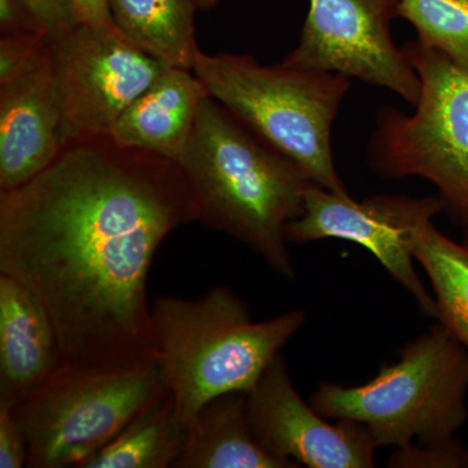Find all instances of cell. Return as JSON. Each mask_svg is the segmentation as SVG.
<instances>
[{
    "mask_svg": "<svg viewBox=\"0 0 468 468\" xmlns=\"http://www.w3.org/2000/svg\"><path fill=\"white\" fill-rule=\"evenodd\" d=\"M467 448L460 439L443 442H412L397 448L387 462L393 468H464Z\"/></svg>",
    "mask_w": 468,
    "mask_h": 468,
    "instance_id": "ffe728a7",
    "label": "cell"
},
{
    "mask_svg": "<svg viewBox=\"0 0 468 468\" xmlns=\"http://www.w3.org/2000/svg\"><path fill=\"white\" fill-rule=\"evenodd\" d=\"M45 33L23 0H0V36Z\"/></svg>",
    "mask_w": 468,
    "mask_h": 468,
    "instance_id": "cb8c5ba5",
    "label": "cell"
},
{
    "mask_svg": "<svg viewBox=\"0 0 468 468\" xmlns=\"http://www.w3.org/2000/svg\"><path fill=\"white\" fill-rule=\"evenodd\" d=\"M408 243L432 285L437 322L468 351V246L445 236L433 218L410 228Z\"/></svg>",
    "mask_w": 468,
    "mask_h": 468,
    "instance_id": "e0dca14e",
    "label": "cell"
},
{
    "mask_svg": "<svg viewBox=\"0 0 468 468\" xmlns=\"http://www.w3.org/2000/svg\"><path fill=\"white\" fill-rule=\"evenodd\" d=\"M29 448L24 428L14 409L0 403V467H27Z\"/></svg>",
    "mask_w": 468,
    "mask_h": 468,
    "instance_id": "603a6c76",
    "label": "cell"
},
{
    "mask_svg": "<svg viewBox=\"0 0 468 468\" xmlns=\"http://www.w3.org/2000/svg\"><path fill=\"white\" fill-rule=\"evenodd\" d=\"M420 80L411 115L383 106L375 115L366 160L384 180L420 177L436 187L443 214L468 224V72L418 41L401 46Z\"/></svg>",
    "mask_w": 468,
    "mask_h": 468,
    "instance_id": "8992f818",
    "label": "cell"
},
{
    "mask_svg": "<svg viewBox=\"0 0 468 468\" xmlns=\"http://www.w3.org/2000/svg\"><path fill=\"white\" fill-rule=\"evenodd\" d=\"M120 34L165 66L193 69L198 57L194 0H109Z\"/></svg>",
    "mask_w": 468,
    "mask_h": 468,
    "instance_id": "2e32d148",
    "label": "cell"
},
{
    "mask_svg": "<svg viewBox=\"0 0 468 468\" xmlns=\"http://www.w3.org/2000/svg\"><path fill=\"white\" fill-rule=\"evenodd\" d=\"M208 94L252 133L304 169L311 180L349 197L335 167L332 128L350 90L335 73L264 66L251 55L199 52L193 66Z\"/></svg>",
    "mask_w": 468,
    "mask_h": 468,
    "instance_id": "277c9868",
    "label": "cell"
},
{
    "mask_svg": "<svg viewBox=\"0 0 468 468\" xmlns=\"http://www.w3.org/2000/svg\"><path fill=\"white\" fill-rule=\"evenodd\" d=\"M440 214L443 206L439 197L378 194L358 202L313 184L304 197L303 211L286 228V239L300 245L337 239L367 249L414 297L421 313L436 319V301L415 271L408 232L418 221Z\"/></svg>",
    "mask_w": 468,
    "mask_h": 468,
    "instance_id": "30bf717a",
    "label": "cell"
},
{
    "mask_svg": "<svg viewBox=\"0 0 468 468\" xmlns=\"http://www.w3.org/2000/svg\"><path fill=\"white\" fill-rule=\"evenodd\" d=\"M81 24L115 27L111 16L109 0H73Z\"/></svg>",
    "mask_w": 468,
    "mask_h": 468,
    "instance_id": "d4e9b609",
    "label": "cell"
},
{
    "mask_svg": "<svg viewBox=\"0 0 468 468\" xmlns=\"http://www.w3.org/2000/svg\"><path fill=\"white\" fill-rule=\"evenodd\" d=\"M176 468H288L268 454L252 435L248 392L211 399L187 431Z\"/></svg>",
    "mask_w": 468,
    "mask_h": 468,
    "instance_id": "9a60e30c",
    "label": "cell"
},
{
    "mask_svg": "<svg viewBox=\"0 0 468 468\" xmlns=\"http://www.w3.org/2000/svg\"><path fill=\"white\" fill-rule=\"evenodd\" d=\"M178 165L198 221L239 239L277 275L294 279L286 228L315 184L304 169L261 140L217 100L203 101Z\"/></svg>",
    "mask_w": 468,
    "mask_h": 468,
    "instance_id": "7a4b0ae2",
    "label": "cell"
},
{
    "mask_svg": "<svg viewBox=\"0 0 468 468\" xmlns=\"http://www.w3.org/2000/svg\"><path fill=\"white\" fill-rule=\"evenodd\" d=\"M462 243L468 246V224L466 227H463V237H462Z\"/></svg>",
    "mask_w": 468,
    "mask_h": 468,
    "instance_id": "4316f807",
    "label": "cell"
},
{
    "mask_svg": "<svg viewBox=\"0 0 468 468\" xmlns=\"http://www.w3.org/2000/svg\"><path fill=\"white\" fill-rule=\"evenodd\" d=\"M66 144L51 46L23 75L0 84V192L48 167Z\"/></svg>",
    "mask_w": 468,
    "mask_h": 468,
    "instance_id": "7c38bea8",
    "label": "cell"
},
{
    "mask_svg": "<svg viewBox=\"0 0 468 468\" xmlns=\"http://www.w3.org/2000/svg\"><path fill=\"white\" fill-rule=\"evenodd\" d=\"M304 322L303 310L254 322L245 301L224 285L196 300H154L156 365L178 423L189 431L211 399L250 392Z\"/></svg>",
    "mask_w": 468,
    "mask_h": 468,
    "instance_id": "3957f363",
    "label": "cell"
},
{
    "mask_svg": "<svg viewBox=\"0 0 468 468\" xmlns=\"http://www.w3.org/2000/svg\"><path fill=\"white\" fill-rule=\"evenodd\" d=\"M50 41L81 24L73 0H23Z\"/></svg>",
    "mask_w": 468,
    "mask_h": 468,
    "instance_id": "7402d4cb",
    "label": "cell"
},
{
    "mask_svg": "<svg viewBox=\"0 0 468 468\" xmlns=\"http://www.w3.org/2000/svg\"><path fill=\"white\" fill-rule=\"evenodd\" d=\"M198 9H208L218 5L220 0H194Z\"/></svg>",
    "mask_w": 468,
    "mask_h": 468,
    "instance_id": "484cf974",
    "label": "cell"
},
{
    "mask_svg": "<svg viewBox=\"0 0 468 468\" xmlns=\"http://www.w3.org/2000/svg\"><path fill=\"white\" fill-rule=\"evenodd\" d=\"M165 392L156 362L120 368L58 366L12 408L27 435V467L84 468Z\"/></svg>",
    "mask_w": 468,
    "mask_h": 468,
    "instance_id": "52a82bcc",
    "label": "cell"
},
{
    "mask_svg": "<svg viewBox=\"0 0 468 468\" xmlns=\"http://www.w3.org/2000/svg\"><path fill=\"white\" fill-rule=\"evenodd\" d=\"M399 17L414 27L419 42L468 72V0H399Z\"/></svg>",
    "mask_w": 468,
    "mask_h": 468,
    "instance_id": "d6986e66",
    "label": "cell"
},
{
    "mask_svg": "<svg viewBox=\"0 0 468 468\" xmlns=\"http://www.w3.org/2000/svg\"><path fill=\"white\" fill-rule=\"evenodd\" d=\"M187 430L176 419L168 390L101 449L84 468H167L183 454Z\"/></svg>",
    "mask_w": 468,
    "mask_h": 468,
    "instance_id": "ac0fdd59",
    "label": "cell"
},
{
    "mask_svg": "<svg viewBox=\"0 0 468 468\" xmlns=\"http://www.w3.org/2000/svg\"><path fill=\"white\" fill-rule=\"evenodd\" d=\"M248 414L255 440L288 468L375 467L378 446L367 428L319 414L295 389L282 354L248 392Z\"/></svg>",
    "mask_w": 468,
    "mask_h": 468,
    "instance_id": "8fae6325",
    "label": "cell"
},
{
    "mask_svg": "<svg viewBox=\"0 0 468 468\" xmlns=\"http://www.w3.org/2000/svg\"><path fill=\"white\" fill-rule=\"evenodd\" d=\"M61 363L57 331L32 291L0 273V403L15 408Z\"/></svg>",
    "mask_w": 468,
    "mask_h": 468,
    "instance_id": "4fadbf2b",
    "label": "cell"
},
{
    "mask_svg": "<svg viewBox=\"0 0 468 468\" xmlns=\"http://www.w3.org/2000/svg\"><path fill=\"white\" fill-rule=\"evenodd\" d=\"M194 221L178 163L109 134L77 135L41 174L0 192V273L48 310L60 365L156 362L151 266L169 234Z\"/></svg>",
    "mask_w": 468,
    "mask_h": 468,
    "instance_id": "6da1fadb",
    "label": "cell"
},
{
    "mask_svg": "<svg viewBox=\"0 0 468 468\" xmlns=\"http://www.w3.org/2000/svg\"><path fill=\"white\" fill-rule=\"evenodd\" d=\"M464 468H468V448H467L466 466H464Z\"/></svg>",
    "mask_w": 468,
    "mask_h": 468,
    "instance_id": "83f0119b",
    "label": "cell"
},
{
    "mask_svg": "<svg viewBox=\"0 0 468 468\" xmlns=\"http://www.w3.org/2000/svg\"><path fill=\"white\" fill-rule=\"evenodd\" d=\"M208 95L193 70L167 67L117 119L109 135L120 146L177 163Z\"/></svg>",
    "mask_w": 468,
    "mask_h": 468,
    "instance_id": "5bb4252c",
    "label": "cell"
},
{
    "mask_svg": "<svg viewBox=\"0 0 468 468\" xmlns=\"http://www.w3.org/2000/svg\"><path fill=\"white\" fill-rule=\"evenodd\" d=\"M50 48L45 33L0 36V84L23 75Z\"/></svg>",
    "mask_w": 468,
    "mask_h": 468,
    "instance_id": "44dd1931",
    "label": "cell"
},
{
    "mask_svg": "<svg viewBox=\"0 0 468 468\" xmlns=\"http://www.w3.org/2000/svg\"><path fill=\"white\" fill-rule=\"evenodd\" d=\"M396 17L399 0H310L300 41L282 63L387 89L415 107L420 80L394 42Z\"/></svg>",
    "mask_w": 468,
    "mask_h": 468,
    "instance_id": "ba28073f",
    "label": "cell"
},
{
    "mask_svg": "<svg viewBox=\"0 0 468 468\" xmlns=\"http://www.w3.org/2000/svg\"><path fill=\"white\" fill-rule=\"evenodd\" d=\"M50 46L66 141L109 134L168 67L126 41L115 27L80 24Z\"/></svg>",
    "mask_w": 468,
    "mask_h": 468,
    "instance_id": "9c48e42d",
    "label": "cell"
},
{
    "mask_svg": "<svg viewBox=\"0 0 468 468\" xmlns=\"http://www.w3.org/2000/svg\"><path fill=\"white\" fill-rule=\"evenodd\" d=\"M397 353L366 383L323 381L311 405L331 420L363 424L378 448L455 439L468 420V351L436 322Z\"/></svg>",
    "mask_w": 468,
    "mask_h": 468,
    "instance_id": "5b68a950",
    "label": "cell"
}]
</instances>
